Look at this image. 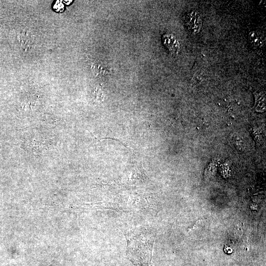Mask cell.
Segmentation results:
<instances>
[{"label": "cell", "mask_w": 266, "mask_h": 266, "mask_svg": "<svg viewBox=\"0 0 266 266\" xmlns=\"http://www.w3.org/2000/svg\"><path fill=\"white\" fill-rule=\"evenodd\" d=\"M127 239L129 260L135 266H151L154 236L145 230L133 233Z\"/></svg>", "instance_id": "cell-1"}, {"label": "cell", "mask_w": 266, "mask_h": 266, "mask_svg": "<svg viewBox=\"0 0 266 266\" xmlns=\"http://www.w3.org/2000/svg\"><path fill=\"white\" fill-rule=\"evenodd\" d=\"M185 23L188 29L194 33H199L201 28L202 21L199 14L194 11L186 15Z\"/></svg>", "instance_id": "cell-2"}, {"label": "cell", "mask_w": 266, "mask_h": 266, "mask_svg": "<svg viewBox=\"0 0 266 266\" xmlns=\"http://www.w3.org/2000/svg\"><path fill=\"white\" fill-rule=\"evenodd\" d=\"M164 45L172 53H177L179 50V44L175 37L171 34H165L163 37Z\"/></svg>", "instance_id": "cell-3"}, {"label": "cell", "mask_w": 266, "mask_h": 266, "mask_svg": "<svg viewBox=\"0 0 266 266\" xmlns=\"http://www.w3.org/2000/svg\"><path fill=\"white\" fill-rule=\"evenodd\" d=\"M255 97V108L256 111L263 112L266 110V96L263 92L254 93Z\"/></svg>", "instance_id": "cell-4"}, {"label": "cell", "mask_w": 266, "mask_h": 266, "mask_svg": "<svg viewBox=\"0 0 266 266\" xmlns=\"http://www.w3.org/2000/svg\"><path fill=\"white\" fill-rule=\"evenodd\" d=\"M249 40L252 46L256 49H260L264 46L262 36L257 32H251L249 34Z\"/></svg>", "instance_id": "cell-5"}, {"label": "cell", "mask_w": 266, "mask_h": 266, "mask_svg": "<svg viewBox=\"0 0 266 266\" xmlns=\"http://www.w3.org/2000/svg\"><path fill=\"white\" fill-rule=\"evenodd\" d=\"M53 8L54 10L57 12H62L64 9V5L62 2L60 1H57L55 3Z\"/></svg>", "instance_id": "cell-6"}, {"label": "cell", "mask_w": 266, "mask_h": 266, "mask_svg": "<svg viewBox=\"0 0 266 266\" xmlns=\"http://www.w3.org/2000/svg\"><path fill=\"white\" fill-rule=\"evenodd\" d=\"M63 1H64L66 4H69L71 2L72 0H63Z\"/></svg>", "instance_id": "cell-7"}]
</instances>
